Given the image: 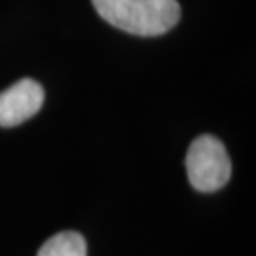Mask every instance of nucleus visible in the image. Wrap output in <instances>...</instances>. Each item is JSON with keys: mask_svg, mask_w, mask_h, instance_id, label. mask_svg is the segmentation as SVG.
Wrapping results in <instances>:
<instances>
[{"mask_svg": "<svg viewBox=\"0 0 256 256\" xmlns=\"http://www.w3.org/2000/svg\"><path fill=\"white\" fill-rule=\"evenodd\" d=\"M102 18L124 32L155 37L166 34L180 20L176 0H92Z\"/></svg>", "mask_w": 256, "mask_h": 256, "instance_id": "obj_1", "label": "nucleus"}, {"mask_svg": "<svg viewBox=\"0 0 256 256\" xmlns=\"http://www.w3.org/2000/svg\"><path fill=\"white\" fill-rule=\"evenodd\" d=\"M188 180L202 193L218 192L232 176V160L223 142L213 135L194 138L186 153Z\"/></svg>", "mask_w": 256, "mask_h": 256, "instance_id": "obj_2", "label": "nucleus"}, {"mask_svg": "<svg viewBox=\"0 0 256 256\" xmlns=\"http://www.w3.org/2000/svg\"><path fill=\"white\" fill-rule=\"evenodd\" d=\"M45 94L42 85L22 78L0 94V126H17L42 108Z\"/></svg>", "mask_w": 256, "mask_h": 256, "instance_id": "obj_3", "label": "nucleus"}, {"mask_svg": "<svg viewBox=\"0 0 256 256\" xmlns=\"http://www.w3.org/2000/svg\"><path fill=\"white\" fill-rule=\"evenodd\" d=\"M37 256H86V242L76 232H60L42 244Z\"/></svg>", "mask_w": 256, "mask_h": 256, "instance_id": "obj_4", "label": "nucleus"}]
</instances>
